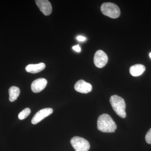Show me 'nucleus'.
<instances>
[{"instance_id": "obj_1", "label": "nucleus", "mask_w": 151, "mask_h": 151, "mask_svg": "<svg viewBox=\"0 0 151 151\" xmlns=\"http://www.w3.org/2000/svg\"><path fill=\"white\" fill-rule=\"evenodd\" d=\"M97 129L104 133L115 132L117 126L111 116L103 114L98 117L97 121Z\"/></svg>"}, {"instance_id": "obj_2", "label": "nucleus", "mask_w": 151, "mask_h": 151, "mask_svg": "<svg viewBox=\"0 0 151 151\" xmlns=\"http://www.w3.org/2000/svg\"><path fill=\"white\" fill-rule=\"evenodd\" d=\"M110 103L115 113L122 118L127 116L126 111V103L122 97L117 95L111 96L110 99Z\"/></svg>"}, {"instance_id": "obj_3", "label": "nucleus", "mask_w": 151, "mask_h": 151, "mask_svg": "<svg viewBox=\"0 0 151 151\" xmlns=\"http://www.w3.org/2000/svg\"><path fill=\"white\" fill-rule=\"evenodd\" d=\"M102 13L111 18L116 19L120 16L121 11L118 6L113 3H103L100 8Z\"/></svg>"}, {"instance_id": "obj_4", "label": "nucleus", "mask_w": 151, "mask_h": 151, "mask_svg": "<svg viewBox=\"0 0 151 151\" xmlns=\"http://www.w3.org/2000/svg\"><path fill=\"white\" fill-rule=\"evenodd\" d=\"M70 142L75 151H88L90 149L89 142L81 137H73Z\"/></svg>"}, {"instance_id": "obj_5", "label": "nucleus", "mask_w": 151, "mask_h": 151, "mask_svg": "<svg viewBox=\"0 0 151 151\" xmlns=\"http://www.w3.org/2000/svg\"><path fill=\"white\" fill-rule=\"evenodd\" d=\"M108 62V55L104 51L98 50L95 52L94 57V62L96 67L102 68L106 65Z\"/></svg>"}, {"instance_id": "obj_6", "label": "nucleus", "mask_w": 151, "mask_h": 151, "mask_svg": "<svg viewBox=\"0 0 151 151\" xmlns=\"http://www.w3.org/2000/svg\"><path fill=\"white\" fill-rule=\"evenodd\" d=\"M53 112V109L51 108H46L42 109L36 113L33 117L31 123L36 124L43 120L45 118L50 116Z\"/></svg>"}, {"instance_id": "obj_7", "label": "nucleus", "mask_w": 151, "mask_h": 151, "mask_svg": "<svg viewBox=\"0 0 151 151\" xmlns=\"http://www.w3.org/2000/svg\"><path fill=\"white\" fill-rule=\"evenodd\" d=\"M35 3L41 12L45 16L51 14L52 7L49 1L47 0H37Z\"/></svg>"}, {"instance_id": "obj_8", "label": "nucleus", "mask_w": 151, "mask_h": 151, "mask_svg": "<svg viewBox=\"0 0 151 151\" xmlns=\"http://www.w3.org/2000/svg\"><path fill=\"white\" fill-rule=\"evenodd\" d=\"M74 89L77 92L86 94L91 92L92 86L91 84L87 83L84 80H80L76 83Z\"/></svg>"}, {"instance_id": "obj_9", "label": "nucleus", "mask_w": 151, "mask_h": 151, "mask_svg": "<svg viewBox=\"0 0 151 151\" xmlns=\"http://www.w3.org/2000/svg\"><path fill=\"white\" fill-rule=\"evenodd\" d=\"M47 81L44 78H40L33 81L31 84V89L34 93L41 92L46 87Z\"/></svg>"}, {"instance_id": "obj_10", "label": "nucleus", "mask_w": 151, "mask_h": 151, "mask_svg": "<svg viewBox=\"0 0 151 151\" xmlns=\"http://www.w3.org/2000/svg\"><path fill=\"white\" fill-rule=\"evenodd\" d=\"M45 65L43 63L36 64H29L26 67V70L29 73H36L42 71L45 69Z\"/></svg>"}, {"instance_id": "obj_11", "label": "nucleus", "mask_w": 151, "mask_h": 151, "mask_svg": "<svg viewBox=\"0 0 151 151\" xmlns=\"http://www.w3.org/2000/svg\"><path fill=\"white\" fill-rule=\"evenodd\" d=\"M146 70V68L145 65L142 64H136V65H132L130 68V73L134 76H139Z\"/></svg>"}, {"instance_id": "obj_12", "label": "nucleus", "mask_w": 151, "mask_h": 151, "mask_svg": "<svg viewBox=\"0 0 151 151\" xmlns=\"http://www.w3.org/2000/svg\"><path fill=\"white\" fill-rule=\"evenodd\" d=\"M9 99L10 102H12L17 100L20 93V90L19 87L12 86L9 89Z\"/></svg>"}, {"instance_id": "obj_13", "label": "nucleus", "mask_w": 151, "mask_h": 151, "mask_svg": "<svg viewBox=\"0 0 151 151\" xmlns=\"http://www.w3.org/2000/svg\"><path fill=\"white\" fill-rule=\"evenodd\" d=\"M31 113V110L29 108H26L23 110L18 115V118L20 120H23L28 116Z\"/></svg>"}, {"instance_id": "obj_14", "label": "nucleus", "mask_w": 151, "mask_h": 151, "mask_svg": "<svg viewBox=\"0 0 151 151\" xmlns=\"http://www.w3.org/2000/svg\"><path fill=\"white\" fill-rule=\"evenodd\" d=\"M145 140L148 144H151V128L146 134Z\"/></svg>"}, {"instance_id": "obj_15", "label": "nucleus", "mask_w": 151, "mask_h": 151, "mask_svg": "<svg viewBox=\"0 0 151 151\" xmlns=\"http://www.w3.org/2000/svg\"><path fill=\"white\" fill-rule=\"evenodd\" d=\"M73 49L75 51L77 52H79L81 51V47H80L78 45H75V46H73Z\"/></svg>"}, {"instance_id": "obj_16", "label": "nucleus", "mask_w": 151, "mask_h": 151, "mask_svg": "<svg viewBox=\"0 0 151 151\" xmlns=\"http://www.w3.org/2000/svg\"><path fill=\"white\" fill-rule=\"evenodd\" d=\"M86 37L82 36H78L77 37V40L79 41H84L86 40Z\"/></svg>"}, {"instance_id": "obj_17", "label": "nucleus", "mask_w": 151, "mask_h": 151, "mask_svg": "<svg viewBox=\"0 0 151 151\" xmlns=\"http://www.w3.org/2000/svg\"><path fill=\"white\" fill-rule=\"evenodd\" d=\"M150 58H151V52L150 53Z\"/></svg>"}]
</instances>
